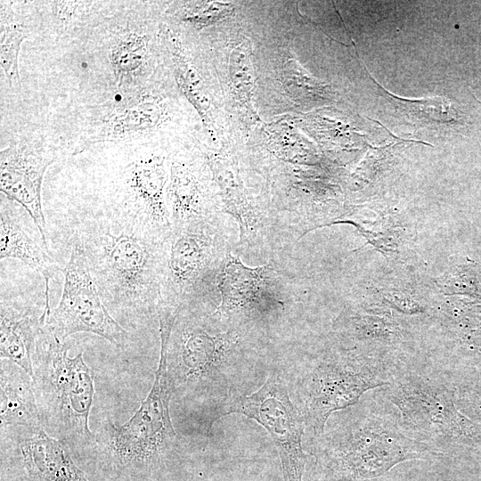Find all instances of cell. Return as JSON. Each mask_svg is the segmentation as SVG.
Wrapping results in <instances>:
<instances>
[{
	"label": "cell",
	"instance_id": "cell-16",
	"mask_svg": "<svg viewBox=\"0 0 481 481\" xmlns=\"http://www.w3.org/2000/svg\"><path fill=\"white\" fill-rule=\"evenodd\" d=\"M196 167L174 159L169 166L167 206L172 230L216 219L219 201L210 196Z\"/></svg>",
	"mask_w": 481,
	"mask_h": 481
},
{
	"label": "cell",
	"instance_id": "cell-25",
	"mask_svg": "<svg viewBox=\"0 0 481 481\" xmlns=\"http://www.w3.org/2000/svg\"><path fill=\"white\" fill-rule=\"evenodd\" d=\"M25 25L8 19L1 11L0 64L10 83H19L18 57L22 41L27 37Z\"/></svg>",
	"mask_w": 481,
	"mask_h": 481
},
{
	"label": "cell",
	"instance_id": "cell-10",
	"mask_svg": "<svg viewBox=\"0 0 481 481\" xmlns=\"http://www.w3.org/2000/svg\"><path fill=\"white\" fill-rule=\"evenodd\" d=\"M1 481H91L69 445L44 428H1Z\"/></svg>",
	"mask_w": 481,
	"mask_h": 481
},
{
	"label": "cell",
	"instance_id": "cell-7",
	"mask_svg": "<svg viewBox=\"0 0 481 481\" xmlns=\"http://www.w3.org/2000/svg\"><path fill=\"white\" fill-rule=\"evenodd\" d=\"M401 370L365 354H323L308 363L298 382L305 428L320 437L330 416L355 405L368 391L388 385Z\"/></svg>",
	"mask_w": 481,
	"mask_h": 481
},
{
	"label": "cell",
	"instance_id": "cell-9",
	"mask_svg": "<svg viewBox=\"0 0 481 481\" xmlns=\"http://www.w3.org/2000/svg\"><path fill=\"white\" fill-rule=\"evenodd\" d=\"M231 413L242 414L264 427L278 450L283 481H302L306 462L302 446L304 419L278 373L272 372L255 393L232 399L217 418Z\"/></svg>",
	"mask_w": 481,
	"mask_h": 481
},
{
	"label": "cell",
	"instance_id": "cell-23",
	"mask_svg": "<svg viewBox=\"0 0 481 481\" xmlns=\"http://www.w3.org/2000/svg\"><path fill=\"white\" fill-rule=\"evenodd\" d=\"M377 87L380 94L412 122L447 124L455 123L460 118L457 111L452 109L449 101L444 97L436 96L419 100L403 99L387 92L378 84Z\"/></svg>",
	"mask_w": 481,
	"mask_h": 481
},
{
	"label": "cell",
	"instance_id": "cell-1",
	"mask_svg": "<svg viewBox=\"0 0 481 481\" xmlns=\"http://www.w3.org/2000/svg\"><path fill=\"white\" fill-rule=\"evenodd\" d=\"M75 236L109 312L131 322L157 315L168 236L159 235L113 205L103 214L81 217Z\"/></svg>",
	"mask_w": 481,
	"mask_h": 481
},
{
	"label": "cell",
	"instance_id": "cell-3",
	"mask_svg": "<svg viewBox=\"0 0 481 481\" xmlns=\"http://www.w3.org/2000/svg\"><path fill=\"white\" fill-rule=\"evenodd\" d=\"M173 391L166 355L160 357L147 397L124 424L103 420L89 457L109 481H160L179 453L169 413Z\"/></svg>",
	"mask_w": 481,
	"mask_h": 481
},
{
	"label": "cell",
	"instance_id": "cell-15",
	"mask_svg": "<svg viewBox=\"0 0 481 481\" xmlns=\"http://www.w3.org/2000/svg\"><path fill=\"white\" fill-rule=\"evenodd\" d=\"M14 200L4 196L1 199L0 213V257L16 258L42 274L45 285L46 307L49 303V281L58 267L52 257L47 242L40 232H32L34 222L29 212Z\"/></svg>",
	"mask_w": 481,
	"mask_h": 481
},
{
	"label": "cell",
	"instance_id": "cell-26",
	"mask_svg": "<svg viewBox=\"0 0 481 481\" xmlns=\"http://www.w3.org/2000/svg\"><path fill=\"white\" fill-rule=\"evenodd\" d=\"M233 11L234 7L230 3L190 2L183 8L182 19L196 28H203L230 16Z\"/></svg>",
	"mask_w": 481,
	"mask_h": 481
},
{
	"label": "cell",
	"instance_id": "cell-18",
	"mask_svg": "<svg viewBox=\"0 0 481 481\" xmlns=\"http://www.w3.org/2000/svg\"><path fill=\"white\" fill-rule=\"evenodd\" d=\"M164 116V107L159 99L141 96L117 107L97 125H93L77 145L73 155L96 143L125 141L152 132L162 123Z\"/></svg>",
	"mask_w": 481,
	"mask_h": 481
},
{
	"label": "cell",
	"instance_id": "cell-21",
	"mask_svg": "<svg viewBox=\"0 0 481 481\" xmlns=\"http://www.w3.org/2000/svg\"><path fill=\"white\" fill-rule=\"evenodd\" d=\"M165 41L170 53L175 77L183 94L195 108L207 126H212V109L202 82L187 58L178 38L166 30Z\"/></svg>",
	"mask_w": 481,
	"mask_h": 481
},
{
	"label": "cell",
	"instance_id": "cell-6",
	"mask_svg": "<svg viewBox=\"0 0 481 481\" xmlns=\"http://www.w3.org/2000/svg\"><path fill=\"white\" fill-rule=\"evenodd\" d=\"M231 251L217 218L172 230L165 241L157 304L159 322H175L183 306L208 302L218 291V277Z\"/></svg>",
	"mask_w": 481,
	"mask_h": 481
},
{
	"label": "cell",
	"instance_id": "cell-8",
	"mask_svg": "<svg viewBox=\"0 0 481 481\" xmlns=\"http://www.w3.org/2000/svg\"><path fill=\"white\" fill-rule=\"evenodd\" d=\"M61 270L64 274L61 298L59 305L51 309L45 329L61 341L77 332H89L118 347H124L129 334L105 306L77 236L71 243L69 259Z\"/></svg>",
	"mask_w": 481,
	"mask_h": 481
},
{
	"label": "cell",
	"instance_id": "cell-19",
	"mask_svg": "<svg viewBox=\"0 0 481 481\" xmlns=\"http://www.w3.org/2000/svg\"><path fill=\"white\" fill-rule=\"evenodd\" d=\"M1 428H44L37 404L31 376L8 359L0 366Z\"/></svg>",
	"mask_w": 481,
	"mask_h": 481
},
{
	"label": "cell",
	"instance_id": "cell-22",
	"mask_svg": "<svg viewBox=\"0 0 481 481\" xmlns=\"http://www.w3.org/2000/svg\"><path fill=\"white\" fill-rule=\"evenodd\" d=\"M148 53L147 41L138 33L126 32L114 41L110 61L118 86L131 83L145 71Z\"/></svg>",
	"mask_w": 481,
	"mask_h": 481
},
{
	"label": "cell",
	"instance_id": "cell-14",
	"mask_svg": "<svg viewBox=\"0 0 481 481\" xmlns=\"http://www.w3.org/2000/svg\"><path fill=\"white\" fill-rule=\"evenodd\" d=\"M56 159L45 146L19 142L0 152V191L22 206L47 242L41 189L46 168Z\"/></svg>",
	"mask_w": 481,
	"mask_h": 481
},
{
	"label": "cell",
	"instance_id": "cell-20",
	"mask_svg": "<svg viewBox=\"0 0 481 481\" xmlns=\"http://www.w3.org/2000/svg\"><path fill=\"white\" fill-rule=\"evenodd\" d=\"M229 87L240 110L250 119H257L252 105L256 73L250 41L239 37L230 47L227 61Z\"/></svg>",
	"mask_w": 481,
	"mask_h": 481
},
{
	"label": "cell",
	"instance_id": "cell-13",
	"mask_svg": "<svg viewBox=\"0 0 481 481\" xmlns=\"http://www.w3.org/2000/svg\"><path fill=\"white\" fill-rule=\"evenodd\" d=\"M206 159L221 210L231 215L239 224V245L249 248L263 245L274 226L270 208L250 194L234 159L208 153Z\"/></svg>",
	"mask_w": 481,
	"mask_h": 481
},
{
	"label": "cell",
	"instance_id": "cell-5",
	"mask_svg": "<svg viewBox=\"0 0 481 481\" xmlns=\"http://www.w3.org/2000/svg\"><path fill=\"white\" fill-rule=\"evenodd\" d=\"M45 327L33 355V388L45 430L86 458L95 436L88 425L94 395V375L83 358Z\"/></svg>",
	"mask_w": 481,
	"mask_h": 481
},
{
	"label": "cell",
	"instance_id": "cell-2",
	"mask_svg": "<svg viewBox=\"0 0 481 481\" xmlns=\"http://www.w3.org/2000/svg\"><path fill=\"white\" fill-rule=\"evenodd\" d=\"M207 304L179 310L171 332L159 331L160 351L166 355L173 395L221 399L223 408L232 399L233 377L240 374L247 355H254L257 325L225 320L215 310L209 313Z\"/></svg>",
	"mask_w": 481,
	"mask_h": 481
},
{
	"label": "cell",
	"instance_id": "cell-17",
	"mask_svg": "<svg viewBox=\"0 0 481 481\" xmlns=\"http://www.w3.org/2000/svg\"><path fill=\"white\" fill-rule=\"evenodd\" d=\"M46 307L23 305L1 295L0 355L33 377V355L49 315Z\"/></svg>",
	"mask_w": 481,
	"mask_h": 481
},
{
	"label": "cell",
	"instance_id": "cell-12",
	"mask_svg": "<svg viewBox=\"0 0 481 481\" xmlns=\"http://www.w3.org/2000/svg\"><path fill=\"white\" fill-rule=\"evenodd\" d=\"M168 178L165 157L137 159L126 167L123 197L112 205L152 232L167 237L172 231L167 206Z\"/></svg>",
	"mask_w": 481,
	"mask_h": 481
},
{
	"label": "cell",
	"instance_id": "cell-4",
	"mask_svg": "<svg viewBox=\"0 0 481 481\" xmlns=\"http://www.w3.org/2000/svg\"><path fill=\"white\" fill-rule=\"evenodd\" d=\"M322 481H363L395 465L442 456L407 436L371 401L361 403L332 428L312 441Z\"/></svg>",
	"mask_w": 481,
	"mask_h": 481
},
{
	"label": "cell",
	"instance_id": "cell-11",
	"mask_svg": "<svg viewBox=\"0 0 481 481\" xmlns=\"http://www.w3.org/2000/svg\"><path fill=\"white\" fill-rule=\"evenodd\" d=\"M278 281L271 265L248 267L231 251L218 277L221 303L215 311L225 320L257 325L283 306Z\"/></svg>",
	"mask_w": 481,
	"mask_h": 481
},
{
	"label": "cell",
	"instance_id": "cell-24",
	"mask_svg": "<svg viewBox=\"0 0 481 481\" xmlns=\"http://www.w3.org/2000/svg\"><path fill=\"white\" fill-rule=\"evenodd\" d=\"M281 78L288 94L298 102H311L326 97L327 86L308 74L295 59L283 64Z\"/></svg>",
	"mask_w": 481,
	"mask_h": 481
}]
</instances>
